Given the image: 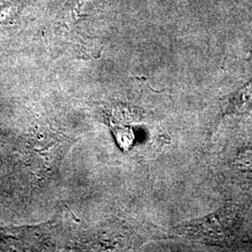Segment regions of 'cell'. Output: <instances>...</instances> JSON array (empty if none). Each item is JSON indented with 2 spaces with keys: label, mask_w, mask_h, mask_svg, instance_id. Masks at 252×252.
Instances as JSON below:
<instances>
[{
  "label": "cell",
  "mask_w": 252,
  "mask_h": 252,
  "mask_svg": "<svg viewBox=\"0 0 252 252\" xmlns=\"http://www.w3.org/2000/svg\"><path fill=\"white\" fill-rule=\"evenodd\" d=\"M241 224L239 208L227 204L207 216L180 225L177 231L184 237L199 243L225 248L237 239Z\"/></svg>",
  "instance_id": "obj_1"
},
{
  "label": "cell",
  "mask_w": 252,
  "mask_h": 252,
  "mask_svg": "<svg viewBox=\"0 0 252 252\" xmlns=\"http://www.w3.org/2000/svg\"><path fill=\"white\" fill-rule=\"evenodd\" d=\"M252 110V79L229 96L222 110L223 115H244Z\"/></svg>",
  "instance_id": "obj_2"
},
{
  "label": "cell",
  "mask_w": 252,
  "mask_h": 252,
  "mask_svg": "<svg viewBox=\"0 0 252 252\" xmlns=\"http://www.w3.org/2000/svg\"><path fill=\"white\" fill-rule=\"evenodd\" d=\"M235 179L247 185H252V150L238 153L233 162Z\"/></svg>",
  "instance_id": "obj_3"
}]
</instances>
